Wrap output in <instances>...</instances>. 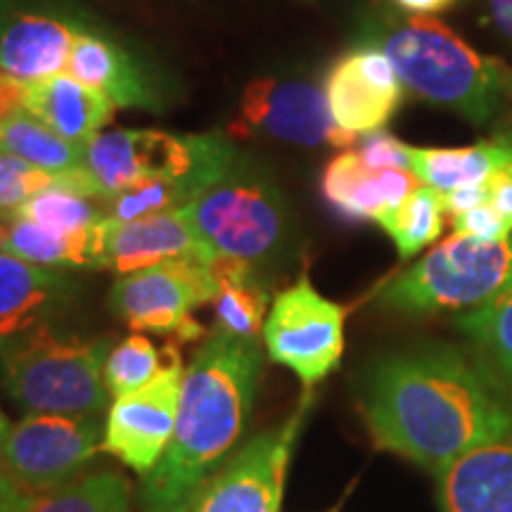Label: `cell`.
Here are the masks:
<instances>
[{
  "label": "cell",
  "mask_w": 512,
  "mask_h": 512,
  "mask_svg": "<svg viewBox=\"0 0 512 512\" xmlns=\"http://www.w3.org/2000/svg\"><path fill=\"white\" fill-rule=\"evenodd\" d=\"M361 415L377 451L437 475L512 430V389L479 356L430 344L370 366Z\"/></svg>",
  "instance_id": "1"
},
{
  "label": "cell",
  "mask_w": 512,
  "mask_h": 512,
  "mask_svg": "<svg viewBox=\"0 0 512 512\" xmlns=\"http://www.w3.org/2000/svg\"><path fill=\"white\" fill-rule=\"evenodd\" d=\"M264 373L259 342L211 328L185 368L174 437L140 482L143 512H185L245 434Z\"/></svg>",
  "instance_id": "2"
},
{
  "label": "cell",
  "mask_w": 512,
  "mask_h": 512,
  "mask_svg": "<svg viewBox=\"0 0 512 512\" xmlns=\"http://www.w3.org/2000/svg\"><path fill=\"white\" fill-rule=\"evenodd\" d=\"M408 93L484 126L512 105V67L432 17L392 19L377 34Z\"/></svg>",
  "instance_id": "3"
},
{
  "label": "cell",
  "mask_w": 512,
  "mask_h": 512,
  "mask_svg": "<svg viewBox=\"0 0 512 512\" xmlns=\"http://www.w3.org/2000/svg\"><path fill=\"white\" fill-rule=\"evenodd\" d=\"M112 337H76L55 325L0 354V384L24 413L98 415L107 408Z\"/></svg>",
  "instance_id": "4"
},
{
  "label": "cell",
  "mask_w": 512,
  "mask_h": 512,
  "mask_svg": "<svg viewBox=\"0 0 512 512\" xmlns=\"http://www.w3.org/2000/svg\"><path fill=\"white\" fill-rule=\"evenodd\" d=\"M83 159L105 202L152 178L181 181L202 195L235 164L238 152L228 133L181 136L157 128H119L86 140Z\"/></svg>",
  "instance_id": "5"
},
{
  "label": "cell",
  "mask_w": 512,
  "mask_h": 512,
  "mask_svg": "<svg viewBox=\"0 0 512 512\" xmlns=\"http://www.w3.org/2000/svg\"><path fill=\"white\" fill-rule=\"evenodd\" d=\"M512 283V238L482 240L453 233L418 264L396 275L377 297L387 311H475Z\"/></svg>",
  "instance_id": "6"
},
{
  "label": "cell",
  "mask_w": 512,
  "mask_h": 512,
  "mask_svg": "<svg viewBox=\"0 0 512 512\" xmlns=\"http://www.w3.org/2000/svg\"><path fill=\"white\" fill-rule=\"evenodd\" d=\"M181 211L211 259L240 261L256 268L285 245L283 195L259 169L240 162V157Z\"/></svg>",
  "instance_id": "7"
},
{
  "label": "cell",
  "mask_w": 512,
  "mask_h": 512,
  "mask_svg": "<svg viewBox=\"0 0 512 512\" xmlns=\"http://www.w3.org/2000/svg\"><path fill=\"white\" fill-rule=\"evenodd\" d=\"M102 434L95 415L27 413L10 427L0 470L24 494H46L81 477L102 451Z\"/></svg>",
  "instance_id": "8"
},
{
  "label": "cell",
  "mask_w": 512,
  "mask_h": 512,
  "mask_svg": "<svg viewBox=\"0 0 512 512\" xmlns=\"http://www.w3.org/2000/svg\"><path fill=\"white\" fill-rule=\"evenodd\" d=\"M214 297L216 278L211 261L181 256L119 275L112 285L110 306L136 332L197 339L202 337V328L192 318V311L214 302Z\"/></svg>",
  "instance_id": "9"
},
{
  "label": "cell",
  "mask_w": 512,
  "mask_h": 512,
  "mask_svg": "<svg viewBox=\"0 0 512 512\" xmlns=\"http://www.w3.org/2000/svg\"><path fill=\"white\" fill-rule=\"evenodd\" d=\"M347 309L325 299L302 275L271 302L264 344L273 363L290 368L306 387L335 373L344 356Z\"/></svg>",
  "instance_id": "10"
},
{
  "label": "cell",
  "mask_w": 512,
  "mask_h": 512,
  "mask_svg": "<svg viewBox=\"0 0 512 512\" xmlns=\"http://www.w3.org/2000/svg\"><path fill=\"white\" fill-rule=\"evenodd\" d=\"M313 396L306 394L283 425L256 434L202 486L185 512H280L287 470Z\"/></svg>",
  "instance_id": "11"
},
{
  "label": "cell",
  "mask_w": 512,
  "mask_h": 512,
  "mask_svg": "<svg viewBox=\"0 0 512 512\" xmlns=\"http://www.w3.org/2000/svg\"><path fill=\"white\" fill-rule=\"evenodd\" d=\"M228 136H268L306 147L351 150L358 136L344 131L330 112L325 88L302 79H256L242 93Z\"/></svg>",
  "instance_id": "12"
},
{
  "label": "cell",
  "mask_w": 512,
  "mask_h": 512,
  "mask_svg": "<svg viewBox=\"0 0 512 512\" xmlns=\"http://www.w3.org/2000/svg\"><path fill=\"white\" fill-rule=\"evenodd\" d=\"M166 354L169 361L150 382L114 399L102 434V451L140 477L155 470L176 430L185 370L174 347H166Z\"/></svg>",
  "instance_id": "13"
},
{
  "label": "cell",
  "mask_w": 512,
  "mask_h": 512,
  "mask_svg": "<svg viewBox=\"0 0 512 512\" xmlns=\"http://www.w3.org/2000/svg\"><path fill=\"white\" fill-rule=\"evenodd\" d=\"M406 88L380 48H361L342 57L325 79L332 117L344 131L368 136L380 131L399 107Z\"/></svg>",
  "instance_id": "14"
},
{
  "label": "cell",
  "mask_w": 512,
  "mask_h": 512,
  "mask_svg": "<svg viewBox=\"0 0 512 512\" xmlns=\"http://www.w3.org/2000/svg\"><path fill=\"white\" fill-rule=\"evenodd\" d=\"M74 294L76 283L62 271L0 252V354L55 325Z\"/></svg>",
  "instance_id": "15"
},
{
  "label": "cell",
  "mask_w": 512,
  "mask_h": 512,
  "mask_svg": "<svg viewBox=\"0 0 512 512\" xmlns=\"http://www.w3.org/2000/svg\"><path fill=\"white\" fill-rule=\"evenodd\" d=\"M197 256L214 261L195 238L183 211H159L133 221H100V268L128 275L164 261Z\"/></svg>",
  "instance_id": "16"
},
{
  "label": "cell",
  "mask_w": 512,
  "mask_h": 512,
  "mask_svg": "<svg viewBox=\"0 0 512 512\" xmlns=\"http://www.w3.org/2000/svg\"><path fill=\"white\" fill-rule=\"evenodd\" d=\"M81 24L22 3L0 19V69L17 81H38L67 72Z\"/></svg>",
  "instance_id": "17"
},
{
  "label": "cell",
  "mask_w": 512,
  "mask_h": 512,
  "mask_svg": "<svg viewBox=\"0 0 512 512\" xmlns=\"http://www.w3.org/2000/svg\"><path fill=\"white\" fill-rule=\"evenodd\" d=\"M439 512H512V430L437 472Z\"/></svg>",
  "instance_id": "18"
},
{
  "label": "cell",
  "mask_w": 512,
  "mask_h": 512,
  "mask_svg": "<svg viewBox=\"0 0 512 512\" xmlns=\"http://www.w3.org/2000/svg\"><path fill=\"white\" fill-rule=\"evenodd\" d=\"M422 185L411 169H370L356 150H344L323 176L325 200L349 221H380Z\"/></svg>",
  "instance_id": "19"
},
{
  "label": "cell",
  "mask_w": 512,
  "mask_h": 512,
  "mask_svg": "<svg viewBox=\"0 0 512 512\" xmlns=\"http://www.w3.org/2000/svg\"><path fill=\"white\" fill-rule=\"evenodd\" d=\"M22 107L62 138L83 145L110 124L117 105L72 74L22 81Z\"/></svg>",
  "instance_id": "20"
},
{
  "label": "cell",
  "mask_w": 512,
  "mask_h": 512,
  "mask_svg": "<svg viewBox=\"0 0 512 512\" xmlns=\"http://www.w3.org/2000/svg\"><path fill=\"white\" fill-rule=\"evenodd\" d=\"M67 74L107 95L117 107H157L155 93L138 62L107 38L81 31L67 62Z\"/></svg>",
  "instance_id": "21"
},
{
  "label": "cell",
  "mask_w": 512,
  "mask_h": 512,
  "mask_svg": "<svg viewBox=\"0 0 512 512\" xmlns=\"http://www.w3.org/2000/svg\"><path fill=\"white\" fill-rule=\"evenodd\" d=\"M411 171L439 192L482 185L505 164H512V140L496 136L470 147H411Z\"/></svg>",
  "instance_id": "22"
},
{
  "label": "cell",
  "mask_w": 512,
  "mask_h": 512,
  "mask_svg": "<svg viewBox=\"0 0 512 512\" xmlns=\"http://www.w3.org/2000/svg\"><path fill=\"white\" fill-rule=\"evenodd\" d=\"M100 221L79 233H55L24 219H5L0 252L53 271L100 268Z\"/></svg>",
  "instance_id": "23"
},
{
  "label": "cell",
  "mask_w": 512,
  "mask_h": 512,
  "mask_svg": "<svg viewBox=\"0 0 512 512\" xmlns=\"http://www.w3.org/2000/svg\"><path fill=\"white\" fill-rule=\"evenodd\" d=\"M211 271L216 278L214 297V328L240 339H254L264 335V323L268 316V292L259 283L254 268L240 261L214 259Z\"/></svg>",
  "instance_id": "24"
},
{
  "label": "cell",
  "mask_w": 512,
  "mask_h": 512,
  "mask_svg": "<svg viewBox=\"0 0 512 512\" xmlns=\"http://www.w3.org/2000/svg\"><path fill=\"white\" fill-rule=\"evenodd\" d=\"M0 152L15 155L55 176L76 174L86 169L83 145L62 138L53 128L19 110L0 121Z\"/></svg>",
  "instance_id": "25"
},
{
  "label": "cell",
  "mask_w": 512,
  "mask_h": 512,
  "mask_svg": "<svg viewBox=\"0 0 512 512\" xmlns=\"http://www.w3.org/2000/svg\"><path fill=\"white\" fill-rule=\"evenodd\" d=\"M22 512H133V486L119 472H93L34 496Z\"/></svg>",
  "instance_id": "26"
},
{
  "label": "cell",
  "mask_w": 512,
  "mask_h": 512,
  "mask_svg": "<svg viewBox=\"0 0 512 512\" xmlns=\"http://www.w3.org/2000/svg\"><path fill=\"white\" fill-rule=\"evenodd\" d=\"M458 328L475 344L486 366L512 389V283L489 304L463 313Z\"/></svg>",
  "instance_id": "27"
},
{
  "label": "cell",
  "mask_w": 512,
  "mask_h": 512,
  "mask_svg": "<svg viewBox=\"0 0 512 512\" xmlns=\"http://www.w3.org/2000/svg\"><path fill=\"white\" fill-rule=\"evenodd\" d=\"M444 216L446 209L441 192L422 183L399 207L384 214L377 223L394 240L401 259H411L425 247L434 245L444 228Z\"/></svg>",
  "instance_id": "28"
},
{
  "label": "cell",
  "mask_w": 512,
  "mask_h": 512,
  "mask_svg": "<svg viewBox=\"0 0 512 512\" xmlns=\"http://www.w3.org/2000/svg\"><path fill=\"white\" fill-rule=\"evenodd\" d=\"M102 216L105 214L100 207H95L91 197L76 195L72 190L55 185L24 202L10 219L31 221L55 233H79V230L93 228Z\"/></svg>",
  "instance_id": "29"
},
{
  "label": "cell",
  "mask_w": 512,
  "mask_h": 512,
  "mask_svg": "<svg viewBox=\"0 0 512 512\" xmlns=\"http://www.w3.org/2000/svg\"><path fill=\"white\" fill-rule=\"evenodd\" d=\"M164 351H159L145 335H131L117 342L107 356L105 382L110 394H131L162 370Z\"/></svg>",
  "instance_id": "30"
},
{
  "label": "cell",
  "mask_w": 512,
  "mask_h": 512,
  "mask_svg": "<svg viewBox=\"0 0 512 512\" xmlns=\"http://www.w3.org/2000/svg\"><path fill=\"white\" fill-rule=\"evenodd\" d=\"M64 176L48 174L15 155L0 152V216L10 219L24 202L38 192L62 185Z\"/></svg>",
  "instance_id": "31"
},
{
  "label": "cell",
  "mask_w": 512,
  "mask_h": 512,
  "mask_svg": "<svg viewBox=\"0 0 512 512\" xmlns=\"http://www.w3.org/2000/svg\"><path fill=\"white\" fill-rule=\"evenodd\" d=\"M356 155L370 169H411L408 145L396 140L384 128L368 133V136H363V140H358Z\"/></svg>",
  "instance_id": "32"
},
{
  "label": "cell",
  "mask_w": 512,
  "mask_h": 512,
  "mask_svg": "<svg viewBox=\"0 0 512 512\" xmlns=\"http://www.w3.org/2000/svg\"><path fill=\"white\" fill-rule=\"evenodd\" d=\"M453 230L482 240H505L512 235V228L489 202L479 204V207L465 211V214L453 216Z\"/></svg>",
  "instance_id": "33"
},
{
  "label": "cell",
  "mask_w": 512,
  "mask_h": 512,
  "mask_svg": "<svg viewBox=\"0 0 512 512\" xmlns=\"http://www.w3.org/2000/svg\"><path fill=\"white\" fill-rule=\"evenodd\" d=\"M486 202L512 228V164L501 166L489 176V181H486Z\"/></svg>",
  "instance_id": "34"
},
{
  "label": "cell",
  "mask_w": 512,
  "mask_h": 512,
  "mask_svg": "<svg viewBox=\"0 0 512 512\" xmlns=\"http://www.w3.org/2000/svg\"><path fill=\"white\" fill-rule=\"evenodd\" d=\"M441 200H444L446 214L458 216L465 214V211L479 207V204L486 202V183L482 185H470V188H458L451 192H441Z\"/></svg>",
  "instance_id": "35"
},
{
  "label": "cell",
  "mask_w": 512,
  "mask_h": 512,
  "mask_svg": "<svg viewBox=\"0 0 512 512\" xmlns=\"http://www.w3.org/2000/svg\"><path fill=\"white\" fill-rule=\"evenodd\" d=\"M24 110L22 107V81L15 76L5 74L0 69V121L12 117V114Z\"/></svg>",
  "instance_id": "36"
},
{
  "label": "cell",
  "mask_w": 512,
  "mask_h": 512,
  "mask_svg": "<svg viewBox=\"0 0 512 512\" xmlns=\"http://www.w3.org/2000/svg\"><path fill=\"white\" fill-rule=\"evenodd\" d=\"M29 494H24L12 479L0 470V512H22L31 503Z\"/></svg>",
  "instance_id": "37"
},
{
  "label": "cell",
  "mask_w": 512,
  "mask_h": 512,
  "mask_svg": "<svg viewBox=\"0 0 512 512\" xmlns=\"http://www.w3.org/2000/svg\"><path fill=\"white\" fill-rule=\"evenodd\" d=\"M491 12V22L512 43V0H486Z\"/></svg>",
  "instance_id": "38"
},
{
  "label": "cell",
  "mask_w": 512,
  "mask_h": 512,
  "mask_svg": "<svg viewBox=\"0 0 512 512\" xmlns=\"http://www.w3.org/2000/svg\"><path fill=\"white\" fill-rule=\"evenodd\" d=\"M394 3L411 15H437L451 8L456 0H394Z\"/></svg>",
  "instance_id": "39"
},
{
  "label": "cell",
  "mask_w": 512,
  "mask_h": 512,
  "mask_svg": "<svg viewBox=\"0 0 512 512\" xmlns=\"http://www.w3.org/2000/svg\"><path fill=\"white\" fill-rule=\"evenodd\" d=\"M10 420L5 418V413H3V408H0V453H3V446H5V439H8V434H10Z\"/></svg>",
  "instance_id": "40"
},
{
  "label": "cell",
  "mask_w": 512,
  "mask_h": 512,
  "mask_svg": "<svg viewBox=\"0 0 512 512\" xmlns=\"http://www.w3.org/2000/svg\"><path fill=\"white\" fill-rule=\"evenodd\" d=\"M19 3H24V0H0V19L8 15L10 10H15Z\"/></svg>",
  "instance_id": "41"
},
{
  "label": "cell",
  "mask_w": 512,
  "mask_h": 512,
  "mask_svg": "<svg viewBox=\"0 0 512 512\" xmlns=\"http://www.w3.org/2000/svg\"><path fill=\"white\" fill-rule=\"evenodd\" d=\"M3 235H5V219L0 216V245H3Z\"/></svg>",
  "instance_id": "42"
},
{
  "label": "cell",
  "mask_w": 512,
  "mask_h": 512,
  "mask_svg": "<svg viewBox=\"0 0 512 512\" xmlns=\"http://www.w3.org/2000/svg\"><path fill=\"white\" fill-rule=\"evenodd\" d=\"M503 136H508V138L512 140V133H503Z\"/></svg>",
  "instance_id": "43"
},
{
  "label": "cell",
  "mask_w": 512,
  "mask_h": 512,
  "mask_svg": "<svg viewBox=\"0 0 512 512\" xmlns=\"http://www.w3.org/2000/svg\"><path fill=\"white\" fill-rule=\"evenodd\" d=\"M330 512H337V508H335V510H330Z\"/></svg>",
  "instance_id": "44"
}]
</instances>
